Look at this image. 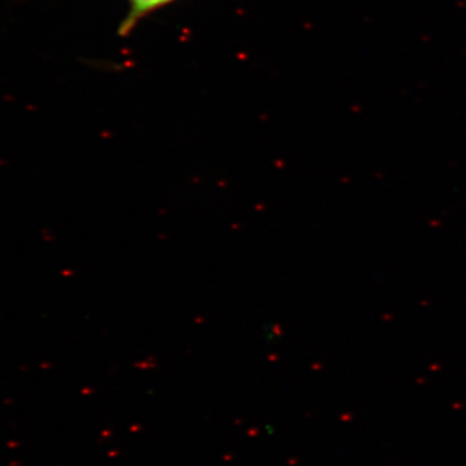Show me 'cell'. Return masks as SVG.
I'll return each instance as SVG.
<instances>
[{"label": "cell", "instance_id": "1", "mask_svg": "<svg viewBox=\"0 0 466 466\" xmlns=\"http://www.w3.org/2000/svg\"><path fill=\"white\" fill-rule=\"evenodd\" d=\"M174 2L177 0H128V12L119 24V35L127 36L143 18L148 17L153 12L167 7Z\"/></svg>", "mask_w": 466, "mask_h": 466}]
</instances>
